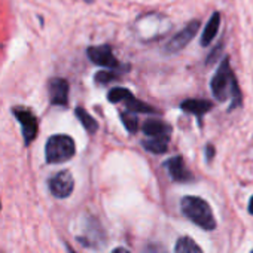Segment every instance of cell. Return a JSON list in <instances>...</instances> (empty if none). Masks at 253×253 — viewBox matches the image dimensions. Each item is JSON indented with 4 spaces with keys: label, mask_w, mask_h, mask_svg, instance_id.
I'll use <instances>...</instances> for the list:
<instances>
[{
    "label": "cell",
    "mask_w": 253,
    "mask_h": 253,
    "mask_svg": "<svg viewBox=\"0 0 253 253\" xmlns=\"http://www.w3.org/2000/svg\"><path fill=\"white\" fill-rule=\"evenodd\" d=\"M183 214L203 229L211 231L216 228V219L207 201L200 197H183L180 201Z\"/></svg>",
    "instance_id": "obj_1"
},
{
    "label": "cell",
    "mask_w": 253,
    "mask_h": 253,
    "mask_svg": "<svg viewBox=\"0 0 253 253\" xmlns=\"http://www.w3.org/2000/svg\"><path fill=\"white\" fill-rule=\"evenodd\" d=\"M76 146L72 137L57 134L48 139L45 146V158L48 164H61L73 158Z\"/></svg>",
    "instance_id": "obj_2"
},
{
    "label": "cell",
    "mask_w": 253,
    "mask_h": 253,
    "mask_svg": "<svg viewBox=\"0 0 253 253\" xmlns=\"http://www.w3.org/2000/svg\"><path fill=\"white\" fill-rule=\"evenodd\" d=\"M237 81L232 69H231V64H229V58H225L216 75L213 76L211 79V92H213V97L217 100V101H225L228 98H231L232 95V86H234V82Z\"/></svg>",
    "instance_id": "obj_3"
},
{
    "label": "cell",
    "mask_w": 253,
    "mask_h": 253,
    "mask_svg": "<svg viewBox=\"0 0 253 253\" xmlns=\"http://www.w3.org/2000/svg\"><path fill=\"white\" fill-rule=\"evenodd\" d=\"M14 115L15 118L18 119L20 125H21V130H23V137H24V142L26 145H30L36 136H38V130H39V125H38V118L36 115L27 109V107H21V106H17L14 107Z\"/></svg>",
    "instance_id": "obj_4"
},
{
    "label": "cell",
    "mask_w": 253,
    "mask_h": 253,
    "mask_svg": "<svg viewBox=\"0 0 253 253\" xmlns=\"http://www.w3.org/2000/svg\"><path fill=\"white\" fill-rule=\"evenodd\" d=\"M200 26H201V23L198 21V20H194V21H191L183 30H180L179 33H176L169 42H167V45H166V52L167 54H177V52H180L194 38H195V35L198 33V29H200Z\"/></svg>",
    "instance_id": "obj_5"
},
{
    "label": "cell",
    "mask_w": 253,
    "mask_h": 253,
    "mask_svg": "<svg viewBox=\"0 0 253 253\" xmlns=\"http://www.w3.org/2000/svg\"><path fill=\"white\" fill-rule=\"evenodd\" d=\"M48 186H49L51 194L55 198H67L73 192L75 180H73V176L70 174V171L63 170V171H58L57 174H54L49 179Z\"/></svg>",
    "instance_id": "obj_6"
},
{
    "label": "cell",
    "mask_w": 253,
    "mask_h": 253,
    "mask_svg": "<svg viewBox=\"0 0 253 253\" xmlns=\"http://www.w3.org/2000/svg\"><path fill=\"white\" fill-rule=\"evenodd\" d=\"M88 58L101 67H107V69H116L119 67V63L116 60V57L112 52V48L109 45H100V46H89L86 51Z\"/></svg>",
    "instance_id": "obj_7"
},
{
    "label": "cell",
    "mask_w": 253,
    "mask_h": 253,
    "mask_svg": "<svg viewBox=\"0 0 253 253\" xmlns=\"http://www.w3.org/2000/svg\"><path fill=\"white\" fill-rule=\"evenodd\" d=\"M69 82L63 78H52L48 84L49 100L55 106H67L69 103Z\"/></svg>",
    "instance_id": "obj_8"
},
{
    "label": "cell",
    "mask_w": 253,
    "mask_h": 253,
    "mask_svg": "<svg viewBox=\"0 0 253 253\" xmlns=\"http://www.w3.org/2000/svg\"><path fill=\"white\" fill-rule=\"evenodd\" d=\"M166 167H167V171L170 174V177L174 180V182H189L192 180V173L188 170L183 158L180 155L177 157H173L170 158L169 161H166Z\"/></svg>",
    "instance_id": "obj_9"
},
{
    "label": "cell",
    "mask_w": 253,
    "mask_h": 253,
    "mask_svg": "<svg viewBox=\"0 0 253 253\" xmlns=\"http://www.w3.org/2000/svg\"><path fill=\"white\" fill-rule=\"evenodd\" d=\"M143 133L154 139H169L171 136V126L158 119H148L143 124Z\"/></svg>",
    "instance_id": "obj_10"
},
{
    "label": "cell",
    "mask_w": 253,
    "mask_h": 253,
    "mask_svg": "<svg viewBox=\"0 0 253 253\" xmlns=\"http://www.w3.org/2000/svg\"><path fill=\"white\" fill-rule=\"evenodd\" d=\"M213 107V104L209 100H197V98H191V100H185L180 104V109L186 113L195 115L198 118H201L203 115H206L207 112H210V109Z\"/></svg>",
    "instance_id": "obj_11"
},
{
    "label": "cell",
    "mask_w": 253,
    "mask_h": 253,
    "mask_svg": "<svg viewBox=\"0 0 253 253\" xmlns=\"http://www.w3.org/2000/svg\"><path fill=\"white\" fill-rule=\"evenodd\" d=\"M219 26H220V14L214 12L201 35V46H209L214 41V38L217 36V32H219Z\"/></svg>",
    "instance_id": "obj_12"
},
{
    "label": "cell",
    "mask_w": 253,
    "mask_h": 253,
    "mask_svg": "<svg viewBox=\"0 0 253 253\" xmlns=\"http://www.w3.org/2000/svg\"><path fill=\"white\" fill-rule=\"evenodd\" d=\"M75 113H76L78 119L81 121L82 126H84V128H85L89 134H94V133L98 130V124H97V121H95L84 107H76Z\"/></svg>",
    "instance_id": "obj_13"
},
{
    "label": "cell",
    "mask_w": 253,
    "mask_h": 253,
    "mask_svg": "<svg viewBox=\"0 0 253 253\" xmlns=\"http://www.w3.org/2000/svg\"><path fill=\"white\" fill-rule=\"evenodd\" d=\"M174 253H203L200 246L189 237H180L176 243Z\"/></svg>",
    "instance_id": "obj_14"
},
{
    "label": "cell",
    "mask_w": 253,
    "mask_h": 253,
    "mask_svg": "<svg viewBox=\"0 0 253 253\" xmlns=\"http://www.w3.org/2000/svg\"><path fill=\"white\" fill-rule=\"evenodd\" d=\"M124 103H125L126 110H130V112H139V113H158V110H157L155 107H152V106H149V104H146V103L137 100L134 95L130 97L128 100L124 101Z\"/></svg>",
    "instance_id": "obj_15"
},
{
    "label": "cell",
    "mask_w": 253,
    "mask_h": 253,
    "mask_svg": "<svg viewBox=\"0 0 253 253\" xmlns=\"http://www.w3.org/2000/svg\"><path fill=\"white\" fill-rule=\"evenodd\" d=\"M142 145L148 152L164 154V152H167V148H169V139H154V137H151L149 140H143Z\"/></svg>",
    "instance_id": "obj_16"
},
{
    "label": "cell",
    "mask_w": 253,
    "mask_h": 253,
    "mask_svg": "<svg viewBox=\"0 0 253 253\" xmlns=\"http://www.w3.org/2000/svg\"><path fill=\"white\" fill-rule=\"evenodd\" d=\"M130 97H133V92L126 88H112L107 94V100L110 103H121V101H126Z\"/></svg>",
    "instance_id": "obj_17"
},
{
    "label": "cell",
    "mask_w": 253,
    "mask_h": 253,
    "mask_svg": "<svg viewBox=\"0 0 253 253\" xmlns=\"http://www.w3.org/2000/svg\"><path fill=\"white\" fill-rule=\"evenodd\" d=\"M121 119H122V124L126 130H128L130 133H136L139 130V119L137 116L134 115V112H130V110H126V112H122L121 113Z\"/></svg>",
    "instance_id": "obj_18"
},
{
    "label": "cell",
    "mask_w": 253,
    "mask_h": 253,
    "mask_svg": "<svg viewBox=\"0 0 253 253\" xmlns=\"http://www.w3.org/2000/svg\"><path fill=\"white\" fill-rule=\"evenodd\" d=\"M118 78V75L112 70H101V72H97L95 75V82L98 84H109L112 81H115Z\"/></svg>",
    "instance_id": "obj_19"
},
{
    "label": "cell",
    "mask_w": 253,
    "mask_h": 253,
    "mask_svg": "<svg viewBox=\"0 0 253 253\" xmlns=\"http://www.w3.org/2000/svg\"><path fill=\"white\" fill-rule=\"evenodd\" d=\"M143 253H167V252L158 244H149V246H146Z\"/></svg>",
    "instance_id": "obj_20"
},
{
    "label": "cell",
    "mask_w": 253,
    "mask_h": 253,
    "mask_svg": "<svg viewBox=\"0 0 253 253\" xmlns=\"http://www.w3.org/2000/svg\"><path fill=\"white\" fill-rule=\"evenodd\" d=\"M216 155V149H214V146L213 145H207L206 146V157H207V161L210 163L211 160H213V157Z\"/></svg>",
    "instance_id": "obj_21"
},
{
    "label": "cell",
    "mask_w": 253,
    "mask_h": 253,
    "mask_svg": "<svg viewBox=\"0 0 253 253\" xmlns=\"http://www.w3.org/2000/svg\"><path fill=\"white\" fill-rule=\"evenodd\" d=\"M112 253H130L128 250H126V249H122V247H118V249H115Z\"/></svg>",
    "instance_id": "obj_22"
},
{
    "label": "cell",
    "mask_w": 253,
    "mask_h": 253,
    "mask_svg": "<svg viewBox=\"0 0 253 253\" xmlns=\"http://www.w3.org/2000/svg\"><path fill=\"white\" fill-rule=\"evenodd\" d=\"M249 213L253 214V197L250 198V203H249Z\"/></svg>",
    "instance_id": "obj_23"
},
{
    "label": "cell",
    "mask_w": 253,
    "mask_h": 253,
    "mask_svg": "<svg viewBox=\"0 0 253 253\" xmlns=\"http://www.w3.org/2000/svg\"><path fill=\"white\" fill-rule=\"evenodd\" d=\"M67 249H69V252H70V253H75V252H73V250L70 249V246H67Z\"/></svg>",
    "instance_id": "obj_24"
},
{
    "label": "cell",
    "mask_w": 253,
    "mask_h": 253,
    "mask_svg": "<svg viewBox=\"0 0 253 253\" xmlns=\"http://www.w3.org/2000/svg\"><path fill=\"white\" fill-rule=\"evenodd\" d=\"M86 2H88V3H91V2H92V0H86Z\"/></svg>",
    "instance_id": "obj_25"
},
{
    "label": "cell",
    "mask_w": 253,
    "mask_h": 253,
    "mask_svg": "<svg viewBox=\"0 0 253 253\" xmlns=\"http://www.w3.org/2000/svg\"><path fill=\"white\" fill-rule=\"evenodd\" d=\"M0 209H2V203H0Z\"/></svg>",
    "instance_id": "obj_26"
},
{
    "label": "cell",
    "mask_w": 253,
    "mask_h": 253,
    "mask_svg": "<svg viewBox=\"0 0 253 253\" xmlns=\"http://www.w3.org/2000/svg\"><path fill=\"white\" fill-rule=\"evenodd\" d=\"M250 253H253V250H252V252H250Z\"/></svg>",
    "instance_id": "obj_27"
},
{
    "label": "cell",
    "mask_w": 253,
    "mask_h": 253,
    "mask_svg": "<svg viewBox=\"0 0 253 253\" xmlns=\"http://www.w3.org/2000/svg\"><path fill=\"white\" fill-rule=\"evenodd\" d=\"M0 253H3V252H0Z\"/></svg>",
    "instance_id": "obj_28"
}]
</instances>
